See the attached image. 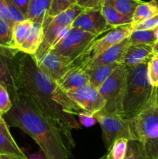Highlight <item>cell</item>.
I'll return each instance as SVG.
<instances>
[{"instance_id": "obj_19", "label": "cell", "mask_w": 158, "mask_h": 159, "mask_svg": "<svg viewBox=\"0 0 158 159\" xmlns=\"http://www.w3.org/2000/svg\"><path fill=\"white\" fill-rule=\"evenodd\" d=\"M43 26L41 24L33 23L32 28L23 44L20 47L19 51L25 54L33 55L43 40Z\"/></svg>"}, {"instance_id": "obj_21", "label": "cell", "mask_w": 158, "mask_h": 159, "mask_svg": "<svg viewBox=\"0 0 158 159\" xmlns=\"http://www.w3.org/2000/svg\"><path fill=\"white\" fill-rule=\"evenodd\" d=\"M158 15V6L153 0H150L149 2H141L135 10L133 20V26L142 22L146 21L155 16Z\"/></svg>"}, {"instance_id": "obj_34", "label": "cell", "mask_w": 158, "mask_h": 159, "mask_svg": "<svg viewBox=\"0 0 158 159\" xmlns=\"http://www.w3.org/2000/svg\"><path fill=\"white\" fill-rule=\"evenodd\" d=\"M79 124L85 127H89L94 125L97 122L96 119L94 118V115L88 112L83 111L78 114Z\"/></svg>"}, {"instance_id": "obj_45", "label": "cell", "mask_w": 158, "mask_h": 159, "mask_svg": "<svg viewBox=\"0 0 158 159\" xmlns=\"http://www.w3.org/2000/svg\"><path fill=\"white\" fill-rule=\"evenodd\" d=\"M157 96H158V88H157Z\"/></svg>"}, {"instance_id": "obj_33", "label": "cell", "mask_w": 158, "mask_h": 159, "mask_svg": "<svg viewBox=\"0 0 158 159\" xmlns=\"http://www.w3.org/2000/svg\"><path fill=\"white\" fill-rule=\"evenodd\" d=\"M103 0H76V4L85 9H101Z\"/></svg>"}, {"instance_id": "obj_22", "label": "cell", "mask_w": 158, "mask_h": 159, "mask_svg": "<svg viewBox=\"0 0 158 159\" xmlns=\"http://www.w3.org/2000/svg\"><path fill=\"white\" fill-rule=\"evenodd\" d=\"M101 10H102V14H103L107 23L112 28L131 23L133 22V20L131 18H129V17L122 15L115 8L111 6H108V5L102 4Z\"/></svg>"}, {"instance_id": "obj_8", "label": "cell", "mask_w": 158, "mask_h": 159, "mask_svg": "<svg viewBox=\"0 0 158 159\" xmlns=\"http://www.w3.org/2000/svg\"><path fill=\"white\" fill-rule=\"evenodd\" d=\"M97 36L71 26L70 30L62 37L50 52L74 60L80 55Z\"/></svg>"}, {"instance_id": "obj_3", "label": "cell", "mask_w": 158, "mask_h": 159, "mask_svg": "<svg viewBox=\"0 0 158 159\" xmlns=\"http://www.w3.org/2000/svg\"><path fill=\"white\" fill-rule=\"evenodd\" d=\"M147 63L128 68L125 96L122 102V118L136 117L149 106L157 91L150 83L147 75Z\"/></svg>"}, {"instance_id": "obj_29", "label": "cell", "mask_w": 158, "mask_h": 159, "mask_svg": "<svg viewBox=\"0 0 158 159\" xmlns=\"http://www.w3.org/2000/svg\"><path fill=\"white\" fill-rule=\"evenodd\" d=\"M147 75L150 85L154 88H158V59L155 54L147 63Z\"/></svg>"}, {"instance_id": "obj_28", "label": "cell", "mask_w": 158, "mask_h": 159, "mask_svg": "<svg viewBox=\"0 0 158 159\" xmlns=\"http://www.w3.org/2000/svg\"><path fill=\"white\" fill-rule=\"evenodd\" d=\"M75 3L76 0H52L48 11V16H56Z\"/></svg>"}, {"instance_id": "obj_37", "label": "cell", "mask_w": 158, "mask_h": 159, "mask_svg": "<svg viewBox=\"0 0 158 159\" xmlns=\"http://www.w3.org/2000/svg\"><path fill=\"white\" fill-rule=\"evenodd\" d=\"M9 2L12 3V5L18 8L25 17H27L28 10H29V6L30 0H6Z\"/></svg>"}, {"instance_id": "obj_18", "label": "cell", "mask_w": 158, "mask_h": 159, "mask_svg": "<svg viewBox=\"0 0 158 159\" xmlns=\"http://www.w3.org/2000/svg\"><path fill=\"white\" fill-rule=\"evenodd\" d=\"M84 10H85L84 8L81 7V6H79L78 5L75 3V4L72 5L71 7H69L66 10L57 15L56 16H48L44 21V23H48V24L51 25V26H61V27L71 26L73 22L76 20V18Z\"/></svg>"}, {"instance_id": "obj_20", "label": "cell", "mask_w": 158, "mask_h": 159, "mask_svg": "<svg viewBox=\"0 0 158 159\" xmlns=\"http://www.w3.org/2000/svg\"><path fill=\"white\" fill-rule=\"evenodd\" d=\"M52 0H30L26 19L33 23L43 25L48 17V11Z\"/></svg>"}, {"instance_id": "obj_24", "label": "cell", "mask_w": 158, "mask_h": 159, "mask_svg": "<svg viewBox=\"0 0 158 159\" xmlns=\"http://www.w3.org/2000/svg\"><path fill=\"white\" fill-rule=\"evenodd\" d=\"M32 26L33 22L28 19H26L23 21L14 23L12 26V34H13L14 44L18 51L20 47L27 38Z\"/></svg>"}, {"instance_id": "obj_10", "label": "cell", "mask_w": 158, "mask_h": 159, "mask_svg": "<svg viewBox=\"0 0 158 159\" xmlns=\"http://www.w3.org/2000/svg\"><path fill=\"white\" fill-rule=\"evenodd\" d=\"M71 26L97 37L113 29L107 23L101 9H85Z\"/></svg>"}, {"instance_id": "obj_14", "label": "cell", "mask_w": 158, "mask_h": 159, "mask_svg": "<svg viewBox=\"0 0 158 159\" xmlns=\"http://www.w3.org/2000/svg\"><path fill=\"white\" fill-rule=\"evenodd\" d=\"M152 46L145 44H129L124 55L122 65L127 68L150 61L153 55Z\"/></svg>"}, {"instance_id": "obj_36", "label": "cell", "mask_w": 158, "mask_h": 159, "mask_svg": "<svg viewBox=\"0 0 158 159\" xmlns=\"http://www.w3.org/2000/svg\"><path fill=\"white\" fill-rule=\"evenodd\" d=\"M0 17L4 20L10 26H13L14 23L11 19L6 0H0Z\"/></svg>"}, {"instance_id": "obj_41", "label": "cell", "mask_w": 158, "mask_h": 159, "mask_svg": "<svg viewBox=\"0 0 158 159\" xmlns=\"http://www.w3.org/2000/svg\"><path fill=\"white\" fill-rule=\"evenodd\" d=\"M0 156H1V158H2V159H15V158H11V157L6 156V155H0Z\"/></svg>"}, {"instance_id": "obj_43", "label": "cell", "mask_w": 158, "mask_h": 159, "mask_svg": "<svg viewBox=\"0 0 158 159\" xmlns=\"http://www.w3.org/2000/svg\"><path fill=\"white\" fill-rule=\"evenodd\" d=\"M99 159H108V158H107V155H105L104 156H102V158H99Z\"/></svg>"}, {"instance_id": "obj_15", "label": "cell", "mask_w": 158, "mask_h": 159, "mask_svg": "<svg viewBox=\"0 0 158 159\" xmlns=\"http://www.w3.org/2000/svg\"><path fill=\"white\" fill-rule=\"evenodd\" d=\"M16 49H0V84L9 92L10 97L15 94V85L11 75V58Z\"/></svg>"}, {"instance_id": "obj_31", "label": "cell", "mask_w": 158, "mask_h": 159, "mask_svg": "<svg viewBox=\"0 0 158 159\" xmlns=\"http://www.w3.org/2000/svg\"><path fill=\"white\" fill-rule=\"evenodd\" d=\"M12 106V102L9 92L2 84H0V113L2 116L5 115L9 112Z\"/></svg>"}, {"instance_id": "obj_1", "label": "cell", "mask_w": 158, "mask_h": 159, "mask_svg": "<svg viewBox=\"0 0 158 159\" xmlns=\"http://www.w3.org/2000/svg\"><path fill=\"white\" fill-rule=\"evenodd\" d=\"M11 75L15 93L23 96L75 144L72 130L81 128L75 116L85 110L78 107L55 81L38 68L31 54L17 51L11 58Z\"/></svg>"}, {"instance_id": "obj_40", "label": "cell", "mask_w": 158, "mask_h": 159, "mask_svg": "<svg viewBox=\"0 0 158 159\" xmlns=\"http://www.w3.org/2000/svg\"><path fill=\"white\" fill-rule=\"evenodd\" d=\"M154 34H155V37H156V40H158V27H156V29L154 30Z\"/></svg>"}, {"instance_id": "obj_16", "label": "cell", "mask_w": 158, "mask_h": 159, "mask_svg": "<svg viewBox=\"0 0 158 159\" xmlns=\"http://www.w3.org/2000/svg\"><path fill=\"white\" fill-rule=\"evenodd\" d=\"M64 92L75 89L89 84V77L85 71L73 67L57 82Z\"/></svg>"}, {"instance_id": "obj_46", "label": "cell", "mask_w": 158, "mask_h": 159, "mask_svg": "<svg viewBox=\"0 0 158 159\" xmlns=\"http://www.w3.org/2000/svg\"><path fill=\"white\" fill-rule=\"evenodd\" d=\"M0 159H2V158H1V156H0Z\"/></svg>"}, {"instance_id": "obj_5", "label": "cell", "mask_w": 158, "mask_h": 159, "mask_svg": "<svg viewBox=\"0 0 158 159\" xmlns=\"http://www.w3.org/2000/svg\"><path fill=\"white\" fill-rule=\"evenodd\" d=\"M128 68L119 65L98 90L106 101L103 110L122 117V102L125 96Z\"/></svg>"}, {"instance_id": "obj_44", "label": "cell", "mask_w": 158, "mask_h": 159, "mask_svg": "<svg viewBox=\"0 0 158 159\" xmlns=\"http://www.w3.org/2000/svg\"><path fill=\"white\" fill-rule=\"evenodd\" d=\"M153 1H154L156 3V5H157V6H158V0H153Z\"/></svg>"}, {"instance_id": "obj_11", "label": "cell", "mask_w": 158, "mask_h": 159, "mask_svg": "<svg viewBox=\"0 0 158 159\" xmlns=\"http://www.w3.org/2000/svg\"><path fill=\"white\" fill-rule=\"evenodd\" d=\"M37 64L43 73L56 82L74 67L71 59L52 52L47 53Z\"/></svg>"}, {"instance_id": "obj_26", "label": "cell", "mask_w": 158, "mask_h": 159, "mask_svg": "<svg viewBox=\"0 0 158 159\" xmlns=\"http://www.w3.org/2000/svg\"><path fill=\"white\" fill-rule=\"evenodd\" d=\"M129 38L130 44H145L153 46L156 41L154 30H133Z\"/></svg>"}, {"instance_id": "obj_42", "label": "cell", "mask_w": 158, "mask_h": 159, "mask_svg": "<svg viewBox=\"0 0 158 159\" xmlns=\"http://www.w3.org/2000/svg\"><path fill=\"white\" fill-rule=\"evenodd\" d=\"M3 120H4V118H3V116L1 114V113H0V124H1V123L2 122Z\"/></svg>"}, {"instance_id": "obj_7", "label": "cell", "mask_w": 158, "mask_h": 159, "mask_svg": "<svg viewBox=\"0 0 158 159\" xmlns=\"http://www.w3.org/2000/svg\"><path fill=\"white\" fill-rule=\"evenodd\" d=\"M94 116L102 127L103 141L107 151L110 150L118 139L125 138L128 141H133L129 120L103 110L94 113Z\"/></svg>"}, {"instance_id": "obj_25", "label": "cell", "mask_w": 158, "mask_h": 159, "mask_svg": "<svg viewBox=\"0 0 158 159\" xmlns=\"http://www.w3.org/2000/svg\"><path fill=\"white\" fill-rule=\"evenodd\" d=\"M0 49H16L14 44L12 27L9 26L1 17H0Z\"/></svg>"}, {"instance_id": "obj_30", "label": "cell", "mask_w": 158, "mask_h": 159, "mask_svg": "<svg viewBox=\"0 0 158 159\" xmlns=\"http://www.w3.org/2000/svg\"><path fill=\"white\" fill-rule=\"evenodd\" d=\"M125 159H147L139 142L136 141H129Z\"/></svg>"}, {"instance_id": "obj_4", "label": "cell", "mask_w": 158, "mask_h": 159, "mask_svg": "<svg viewBox=\"0 0 158 159\" xmlns=\"http://www.w3.org/2000/svg\"><path fill=\"white\" fill-rule=\"evenodd\" d=\"M129 122L133 141L139 142L147 159H158L157 91L148 107Z\"/></svg>"}, {"instance_id": "obj_9", "label": "cell", "mask_w": 158, "mask_h": 159, "mask_svg": "<svg viewBox=\"0 0 158 159\" xmlns=\"http://www.w3.org/2000/svg\"><path fill=\"white\" fill-rule=\"evenodd\" d=\"M68 96L85 111L94 115L103 110L106 101L98 89L90 84L67 92Z\"/></svg>"}, {"instance_id": "obj_2", "label": "cell", "mask_w": 158, "mask_h": 159, "mask_svg": "<svg viewBox=\"0 0 158 159\" xmlns=\"http://www.w3.org/2000/svg\"><path fill=\"white\" fill-rule=\"evenodd\" d=\"M12 106L3 115L8 126L18 127L34 140L46 159H69L75 148L67 137L23 96H11Z\"/></svg>"}, {"instance_id": "obj_17", "label": "cell", "mask_w": 158, "mask_h": 159, "mask_svg": "<svg viewBox=\"0 0 158 159\" xmlns=\"http://www.w3.org/2000/svg\"><path fill=\"white\" fill-rule=\"evenodd\" d=\"M122 65V64H121ZM120 65V64L113 63L109 65H100L84 69L89 77V84L96 89H99L100 85L112 74L113 71Z\"/></svg>"}, {"instance_id": "obj_23", "label": "cell", "mask_w": 158, "mask_h": 159, "mask_svg": "<svg viewBox=\"0 0 158 159\" xmlns=\"http://www.w3.org/2000/svg\"><path fill=\"white\" fill-rule=\"evenodd\" d=\"M143 2L142 0H103L102 4L108 5L129 18H133L137 6Z\"/></svg>"}, {"instance_id": "obj_13", "label": "cell", "mask_w": 158, "mask_h": 159, "mask_svg": "<svg viewBox=\"0 0 158 159\" xmlns=\"http://www.w3.org/2000/svg\"><path fill=\"white\" fill-rule=\"evenodd\" d=\"M0 155H6L15 159H28L12 138L5 120L0 124Z\"/></svg>"}, {"instance_id": "obj_6", "label": "cell", "mask_w": 158, "mask_h": 159, "mask_svg": "<svg viewBox=\"0 0 158 159\" xmlns=\"http://www.w3.org/2000/svg\"><path fill=\"white\" fill-rule=\"evenodd\" d=\"M133 30V26L132 23L113 28L105 33L103 37L95 39L91 42L80 55L72 61L73 66L83 68L108 48L129 37Z\"/></svg>"}, {"instance_id": "obj_39", "label": "cell", "mask_w": 158, "mask_h": 159, "mask_svg": "<svg viewBox=\"0 0 158 159\" xmlns=\"http://www.w3.org/2000/svg\"><path fill=\"white\" fill-rule=\"evenodd\" d=\"M152 49H153V54H158V40H156V41L155 42L154 44L152 46Z\"/></svg>"}, {"instance_id": "obj_38", "label": "cell", "mask_w": 158, "mask_h": 159, "mask_svg": "<svg viewBox=\"0 0 158 159\" xmlns=\"http://www.w3.org/2000/svg\"><path fill=\"white\" fill-rule=\"evenodd\" d=\"M28 159H46V157L44 156L41 152H38V153L31 154L28 156Z\"/></svg>"}, {"instance_id": "obj_12", "label": "cell", "mask_w": 158, "mask_h": 159, "mask_svg": "<svg viewBox=\"0 0 158 159\" xmlns=\"http://www.w3.org/2000/svg\"><path fill=\"white\" fill-rule=\"evenodd\" d=\"M129 44V38L127 37L126 39L119 42L117 44L113 45L112 47L108 48L105 52L100 54L99 57L89 62L82 69H86V68H94V67L100 66V65H109V64L113 63H118L121 65V64H122L124 55H125V51H126Z\"/></svg>"}, {"instance_id": "obj_32", "label": "cell", "mask_w": 158, "mask_h": 159, "mask_svg": "<svg viewBox=\"0 0 158 159\" xmlns=\"http://www.w3.org/2000/svg\"><path fill=\"white\" fill-rule=\"evenodd\" d=\"M156 27H158V15L133 26V30H154Z\"/></svg>"}, {"instance_id": "obj_27", "label": "cell", "mask_w": 158, "mask_h": 159, "mask_svg": "<svg viewBox=\"0 0 158 159\" xmlns=\"http://www.w3.org/2000/svg\"><path fill=\"white\" fill-rule=\"evenodd\" d=\"M129 141L125 138H120L115 141L107 154L108 159H125L128 148Z\"/></svg>"}, {"instance_id": "obj_35", "label": "cell", "mask_w": 158, "mask_h": 159, "mask_svg": "<svg viewBox=\"0 0 158 159\" xmlns=\"http://www.w3.org/2000/svg\"><path fill=\"white\" fill-rule=\"evenodd\" d=\"M7 2V5H8V8H9V14H10L11 19H12V22L14 23H17V22H21L23 21V20H26V17L23 16V14L22 13L21 11L18 9L17 7H15L14 5H12V3L9 2Z\"/></svg>"}]
</instances>
